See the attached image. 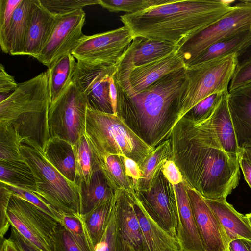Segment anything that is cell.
<instances>
[{"label":"cell","instance_id":"1","mask_svg":"<svg viewBox=\"0 0 251 251\" xmlns=\"http://www.w3.org/2000/svg\"><path fill=\"white\" fill-rule=\"evenodd\" d=\"M172 158L184 183L204 199H226L240 178L237 155L226 151L204 120L182 117L170 136Z\"/></svg>","mask_w":251,"mask_h":251},{"label":"cell","instance_id":"2","mask_svg":"<svg viewBox=\"0 0 251 251\" xmlns=\"http://www.w3.org/2000/svg\"><path fill=\"white\" fill-rule=\"evenodd\" d=\"M223 0H163L157 5L120 20L133 37L171 42L180 46L214 24L233 6Z\"/></svg>","mask_w":251,"mask_h":251},{"label":"cell","instance_id":"3","mask_svg":"<svg viewBox=\"0 0 251 251\" xmlns=\"http://www.w3.org/2000/svg\"><path fill=\"white\" fill-rule=\"evenodd\" d=\"M185 68L164 76L131 97L116 84L117 115L152 148L169 138L176 123L186 86Z\"/></svg>","mask_w":251,"mask_h":251},{"label":"cell","instance_id":"4","mask_svg":"<svg viewBox=\"0 0 251 251\" xmlns=\"http://www.w3.org/2000/svg\"><path fill=\"white\" fill-rule=\"evenodd\" d=\"M48 70L24 82L0 102V125H11L23 139L36 142L44 150L50 138Z\"/></svg>","mask_w":251,"mask_h":251},{"label":"cell","instance_id":"5","mask_svg":"<svg viewBox=\"0 0 251 251\" xmlns=\"http://www.w3.org/2000/svg\"><path fill=\"white\" fill-rule=\"evenodd\" d=\"M85 135L96 161L108 154L126 156L139 165L153 150L117 115L87 109Z\"/></svg>","mask_w":251,"mask_h":251},{"label":"cell","instance_id":"6","mask_svg":"<svg viewBox=\"0 0 251 251\" xmlns=\"http://www.w3.org/2000/svg\"><path fill=\"white\" fill-rule=\"evenodd\" d=\"M20 150L34 174L37 193L62 214L81 216L77 184L66 178L51 165L42 147L33 140L24 139Z\"/></svg>","mask_w":251,"mask_h":251},{"label":"cell","instance_id":"7","mask_svg":"<svg viewBox=\"0 0 251 251\" xmlns=\"http://www.w3.org/2000/svg\"><path fill=\"white\" fill-rule=\"evenodd\" d=\"M237 65V54H232L186 66V86L181 99L176 123L206 97L228 91Z\"/></svg>","mask_w":251,"mask_h":251},{"label":"cell","instance_id":"8","mask_svg":"<svg viewBox=\"0 0 251 251\" xmlns=\"http://www.w3.org/2000/svg\"><path fill=\"white\" fill-rule=\"evenodd\" d=\"M7 216L13 226L40 251H55V234L59 223L37 206L12 195Z\"/></svg>","mask_w":251,"mask_h":251},{"label":"cell","instance_id":"9","mask_svg":"<svg viewBox=\"0 0 251 251\" xmlns=\"http://www.w3.org/2000/svg\"><path fill=\"white\" fill-rule=\"evenodd\" d=\"M87 102L72 81L62 95L50 104L48 126L51 137L73 145L85 134Z\"/></svg>","mask_w":251,"mask_h":251},{"label":"cell","instance_id":"10","mask_svg":"<svg viewBox=\"0 0 251 251\" xmlns=\"http://www.w3.org/2000/svg\"><path fill=\"white\" fill-rule=\"evenodd\" d=\"M251 29V0H241L220 19L181 45L178 52L185 64L212 44Z\"/></svg>","mask_w":251,"mask_h":251},{"label":"cell","instance_id":"11","mask_svg":"<svg viewBox=\"0 0 251 251\" xmlns=\"http://www.w3.org/2000/svg\"><path fill=\"white\" fill-rule=\"evenodd\" d=\"M134 39L124 25L92 35H84L71 54L77 61L90 64L115 65Z\"/></svg>","mask_w":251,"mask_h":251},{"label":"cell","instance_id":"12","mask_svg":"<svg viewBox=\"0 0 251 251\" xmlns=\"http://www.w3.org/2000/svg\"><path fill=\"white\" fill-rule=\"evenodd\" d=\"M116 65L90 64L77 61L72 81L86 98L88 108L113 113L109 96V80Z\"/></svg>","mask_w":251,"mask_h":251},{"label":"cell","instance_id":"13","mask_svg":"<svg viewBox=\"0 0 251 251\" xmlns=\"http://www.w3.org/2000/svg\"><path fill=\"white\" fill-rule=\"evenodd\" d=\"M85 18L83 9L56 16L50 36L37 60L49 68L61 57L71 54L84 35Z\"/></svg>","mask_w":251,"mask_h":251},{"label":"cell","instance_id":"14","mask_svg":"<svg viewBox=\"0 0 251 251\" xmlns=\"http://www.w3.org/2000/svg\"><path fill=\"white\" fill-rule=\"evenodd\" d=\"M135 194L157 221L177 240V203L175 186L162 172L154 185L146 192Z\"/></svg>","mask_w":251,"mask_h":251},{"label":"cell","instance_id":"15","mask_svg":"<svg viewBox=\"0 0 251 251\" xmlns=\"http://www.w3.org/2000/svg\"><path fill=\"white\" fill-rule=\"evenodd\" d=\"M116 192V216L122 251H147L135 210L133 194L123 190Z\"/></svg>","mask_w":251,"mask_h":251},{"label":"cell","instance_id":"16","mask_svg":"<svg viewBox=\"0 0 251 251\" xmlns=\"http://www.w3.org/2000/svg\"><path fill=\"white\" fill-rule=\"evenodd\" d=\"M185 185L196 225L205 251H228V242L226 236L204 199Z\"/></svg>","mask_w":251,"mask_h":251},{"label":"cell","instance_id":"17","mask_svg":"<svg viewBox=\"0 0 251 251\" xmlns=\"http://www.w3.org/2000/svg\"><path fill=\"white\" fill-rule=\"evenodd\" d=\"M135 210L147 251H181L177 240L157 221L135 194Z\"/></svg>","mask_w":251,"mask_h":251},{"label":"cell","instance_id":"18","mask_svg":"<svg viewBox=\"0 0 251 251\" xmlns=\"http://www.w3.org/2000/svg\"><path fill=\"white\" fill-rule=\"evenodd\" d=\"M177 203V241L181 251H205L195 222L184 182L175 186Z\"/></svg>","mask_w":251,"mask_h":251},{"label":"cell","instance_id":"19","mask_svg":"<svg viewBox=\"0 0 251 251\" xmlns=\"http://www.w3.org/2000/svg\"><path fill=\"white\" fill-rule=\"evenodd\" d=\"M185 67L184 60L178 50L162 58L135 67L130 77L131 93L129 97L143 91L164 76Z\"/></svg>","mask_w":251,"mask_h":251},{"label":"cell","instance_id":"20","mask_svg":"<svg viewBox=\"0 0 251 251\" xmlns=\"http://www.w3.org/2000/svg\"><path fill=\"white\" fill-rule=\"evenodd\" d=\"M227 102L239 148L251 147V82L229 92Z\"/></svg>","mask_w":251,"mask_h":251},{"label":"cell","instance_id":"21","mask_svg":"<svg viewBox=\"0 0 251 251\" xmlns=\"http://www.w3.org/2000/svg\"><path fill=\"white\" fill-rule=\"evenodd\" d=\"M56 16L34 0L23 55L39 56L52 31Z\"/></svg>","mask_w":251,"mask_h":251},{"label":"cell","instance_id":"22","mask_svg":"<svg viewBox=\"0 0 251 251\" xmlns=\"http://www.w3.org/2000/svg\"><path fill=\"white\" fill-rule=\"evenodd\" d=\"M222 227L228 243L238 238L251 240V227L245 216L238 212L226 199H204Z\"/></svg>","mask_w":251,"mask_h":251},{"label":"cell","instance_id":"23","mask_svg":"<svg viewBox=\"0 0 251 251\" xmlns=\"http://www.w3.org/2000/svg\"><path fill=\"white\" fill-rule=\"evenodd\" d=\"M34 0H22L15 10L2 50L12 55H23Z\"/></svg>","mask_w":251,"mask_h":251},{"label":"cell","instance_id":"24","mask_svg":"<svg viewBox=\"0 0 251 251\" xmlns=\"http://www.w3.org/2000/svg\"><path fill=\"white\" fill-rule=\"evenodd\" d=\"M228 93L225 95L211 115L201 120L205 121L212 128L226 151L237 155L239 147L228 106Z\"/></svg>","mask_w":251,"mask_h":251},{"label":"cell","instance_id":"25","mask_svg":"<svg viewBox=\"0 0 251 251\" xmlns=\"http://www.w3.org/2000/svg\"><path fill=\"white\" fill-rule=\"evenodd\" d=\"M76 184L79 190L82 216L110 199L115 193L100 169L94 173L89 184L83 182H76Z\"/></svg>","mask_w":251,"mask_h":251},{"label":"cell","instance_id":"26","mask_svg":"<svg viewBox=\"0 0 251 251\" xmlns=\"http://www.w3.org/2000/svg\"><path fill=\"white\" fill-rule=\"evenodd\" d=\"M43 151L48 161L61 174L76 183L75 159L71 143L58 137H51Z\"/></svg>","mask_w":251,"mask_h":251},{"label":"cell","instance_id":"27","mask_svg":"<svg viewBox=\"0 0 251 251\" xmlns=\"http://www.w3.org/2000/svg\"><path fill=\"white\" fill-rule=\"evenodd\" d=\"M251 44V29L242 31L210 46L195 58L186 63V67L232 54H238Z\"/></svg>","mask_w":251,"mask_h":251},{"label":"cell","instance_id":"28","mask_svg":"<svg viewBox=\"0 0 251 251\" xmlns=\"http://www.w3.org/2000/svg\"><path fill=\"white\" fill-rule=\"evenodd\" d=\"M179 47L169 42L135 38L128 49L135 68L162 58L177 50Z\"/></svg>","mask_w":251,"mask_h":251},{"label":"cell","instance_id":"29","mask_svg":"<svg viewBox=\"0 0 251 251\" xmlns=\"http://www.w3.org/2000/svg\"><path fill=\"white\" fill-rule=\"evenodd\" d=\"M171 158L172 144L169 138L156 146L140 166L142 176L136 192L149 190L154 185L164 163Z\"/></svg>","mask_w":251,"mask_h":251},{"label":"cell","instance_id":"30","mask_svg":"<svg viewBox=\"0 0 251 251\" xmlns=\"http://www.w3.org/2000/svg\"><path fill=\"white\" fill-rule=\"evenodd\" d=\"M77 62L71 54L65 55L48 68L50 103L55 101L72 81Z\"/></svg>","mask_w":251,"mask_h":251},{"label":"cell","instance_id":"31","mask_svg":"<svg viewBox=\"0 0 251 251\" xmlns=\"http://www.w3.org/2000/svg\"><path fill=\"white\" fill-rule=\"evenodd\" d=\"M0 182L37 193L34 174L24 160H0Z\"/></svg>","mask_w":251,"mask_h":251},{"label":"cell","instance_id":"32","mask_svg":"<svg viewBox=\"0 0 251 251\" xmlns=\"http://www.w3.org/2000/svg\"><path fill=\"white\" fill-rule=\"evenodd\" d=\"M96 162L112 189L135 193L132 182L126 173L121 156L108 154L97 159Z\"/></svg>","mask_w":251,"mask_h":251},{"label":"cell","instance_id":"33","mask_svg":"<svg viewBox=\"0 0 251 251\" xmlns=\"http://www.w3.org/2000/svg\"><path fill=\"white\" fill-rule=\"evenodd\" d=\"M116 201V192L109 200L99 205L84 218L89 233L95 247L101 240L108 226Z\"/></svg>","mask_w":251,"mask_h":251},{"label":"cell","instance_id":"34","mask_svg":"<svg viewBox=\"0 0 251 251\" xmlns=\"http://www.w3.org/2000/svg\"><path fill=\"white\" fill-rule=\"evenodd\" d=\"M75 153L76 182L89 184L94 173L100 169L92 148L84 134L73 145Z\"/></svg>","mask_w":251,"mask_h":251},{"label":"cell","instance_id":"35","mask_svg":"<svg viewBox=\"0 0 251 251\" xmlns=\"http://www.w3.org/2000/svg\"><path fill=\"white\" fill-rule=\"evenodd\" d=\"M23 140L11 125H0V160H24L20 150Z\"/></svg>","mask_w":251,"mask_h":251},{"label":"cell","instance_id":"36","mask_svg":"<svg viewBox=\"0 0 251 251\" xmlns=\"http://www.w3.org/2000/svg\"><path fill=\"white\" fill-rule=\"evenodd\" d=\"M61 224L83 251H95V246L82 215H63Z\"/></svg>","mask_w":251,"mask_h":251},{"label":"cell","instance_id":"37","mask_svg":"<svg viewBox=\"0 0 251 251\" xmlns=\"http://www.w3.org/2000/svg\"><path fill=\"white\" fill-rule=\"evenodd\" d=\"M163 0H99V4L111 12L133 14L161 4Z\"/></svg>","mask_w":251,"mask_h":251},{"label":"cell","instance_id":"38","mask_svg":"<svg viewBox=\"0 0 251 251\" xmlns=\"http://www.w3.org/2000/svg\"><path fill=\"white\" fill-rule=\"evenodd\" d=\"M3 183L12 191L13 195H16L30 202L53 218L59 223L61 224L62 223L63 215L53 207L52 205L40 194L36 192L14 187L4 183Z\"/></svg>","mask_w":251,"mask_h":251},{"label":"cell","instance_id":"39","mask_svg":"<svg viewBox=\"0 0 251 251\" xmlns=\"http://www.w3.org/2000/svg\"><path fill=\"white\" fill-rule=\"evenodd\" d=\"M99 0H39L41 4L50 13L57 16L83 9L92 5L99 4Z\"/></svg>","mask_w":251,"mask_h":251},{"label":"cell","instance_id":"40","mask_svg":"<svg viewBox=\"0 0 251 251\" xmlns=\"http://www.w3.org/2000/svg\"><path fill=\"white\" fill-rule=\"evenodd\" d=\"M228 91L213 94L195 105L184 116L193 120H201L208 118L213 112Z\"/></svg>","mask_w":251,"mask_h":251},{"label":"cell","instance_id":"41","mask_svg":"<svg viewBox=\"0 0 251 251\" xmlns=\"http://www.w3.org/2000/svg\"><path fill=\"white\" fill-rule=\"evenodd\" d=\"M95 251H122L117 231L116 201L107 228L101 240L95 247Z\"/></svg>","mask_w":251,"mask_h":251},{"label":"cell","instance_id":"42","mask_svg":"<svg viewBox=\"0 0 251 251\" xmlns=\"http://www.w3.org/2000/svg\"><path fill=\"white\" fill-rule=\"evenodd\" d=\"M22 0H0V45L5 46L13 13Z\"/></svg>","mask_w":251,"mask_h":251},{"label":"cell","instance_id":"43","mask_svg":"<svg viewBox=\"0 0 251 251\" xmlns=\"http://www.w3.org/2000/svg\"><path fill=\"white\" fill-rule=\"evenodd\" d=\"M13 195L2 182H0V242L4 238L10 224L7 216L8 206L10 199Z\"/></svg>","mask_w":251,"mask_h":251},{"label":"cell","instance_id":"44","mask_svg":"<svg viewBox=\"0 0 251 251\" xmlns=\"http://www.w3.org/2000/svg\"><path fill=\"white\" fill-rule=\"evenodd\" d=\"M55 237V251H83L61 224H58Z\"/></svg>","mask_w":251,"mask_h":251},{"label":"cell","instance_id":"45","mask_svg":"<svg viewBox=\"0 0 251 251\" xmlns=\"http://www.w3.org/2000/svg\"><path fill=\"white\" fill-rule=\"evenodd\" d=\"M251 82V59L237 65L230 81L228 91L231 92Z\"/></svg>","mask_w":251,"mask_h":251},{"label":"cell","instance_id":"46","mask_svg":"<svg viewBox=\"0 0 251 251\" xmlns=\"http://www.w3.org/2000/svg\"><path fill=\"white\" fill-rule=\"evenodd\" d=\"M14 77L9 75L4 66L0 65V102L4 100L17 88Z\"/></svg>","mask_w":251,"mask_h":251},{"label":"cell","instance_id":"47","mask_svg":"<svg viewBox=\"0 0 251 251\" xmlns=\"http://www.w3.org/2000/svg\"><path fill=\"white\" fill-rule=\"evenodd\" d=\"M237 158L245 179L251 188V147L239 148Z\"/></svg>","mask_w":251,"mask_h":251},{"label":"cell","instance_id":"48","mask_svg":"<svg viewBox=\"0 0 251 251\" xmlns=\"http://www.w3.org/2000/svg\"><path fill=\"white\" fill-rule=\"evenodd\" d=\"M126 173L131 179L135 192L137 191L142 173L138 164L133 159L126 156H121Z\"/></svg>","mask_w":251,"mask_h":251},{"label":"cell","instance_id":"49","mask_svg":"<svg viewBox=\"0 0 251 251\" xmlns=\"http://www.w3.org/2000/svg\"><path fill=\"white\" fill-rule=\"evenodd\" d=\"M161 172L168 181L174 186L184 182L181 173L172 159L167 160L164 163Z\"/></svg>","mask_w":251,"mask_h":251},{"label":"cell","instance_id":"50","mask_svg":"<svg viewBox=\"0 0 251 251\" xmlns=\"http://www.w3.org/2000/svg\"><path fill=\"white\" fill-rule=\"evenodd\" d=\"M9 238L14 241L20 251H40L25 239L13 226L10 228Z\"/></svg>","mask_w":251,"mask_h":251},{"label":"cell","instance_id":"51","mask_svg":"<svg viewBox=\"0 0 251 251\" xmlns=\"http://www.w3.org/2000/svg\"><path fill=\"white\" fill-rule=\"evenodd\" d=\"M228 251H251V240L238 238L231 240L227 246Z\"/></svg>","mask_w":251,"mask_h":251},{"label":"cell","instance_id":"52","mask_svg":"<svg viewBox=\"0 0 251 251\" xmlns=\"http://www.w3.org/2000/svg\"><path fill=\"white\" fill-rule=\"evenodd\" d=\"M114 74L110 77L109 80V96L112 104L113 114L117 115L118 92Z\"/></svg>","mask_w":251,"mask_h":251},{"label":"cell","instance_id":"53","mask_svg":"<svg viewBox=\"0 0 251 251\" xmlns=\"http://www.w3.org/2000/svg\"><path fill=\"white\" fill-rule=\"evenodd\" d=\"M0 251H20L14 241L11 238H4L0 242Z\"/></svg>","mask_w":251,"mask_h":251},{"label":"cell","instance_id":"54","mask_svg":"<svg viewBox=\"0 0 251 251\" xmlns=\"http://www.w3.org/2000/svg\"><path fill=\"white\" fill-rule=\"evenodd\" d=\"M238 65L251 59V44L237 54Z\"/></svg>","mask_w":251,"mask_h":251},{"label":"cell","instance_id":"55","mask_svg":"<svg viewBox=\"0 0 251 251\" xmlns=\"http://www.w3.org/2000/svg\"><path fill=\"white\" fill-rule=\"evenodd\" d=\"M245 216L247 218L249 224L251 227V213L246 214Z\"/></svg>","mask_w":251,"mask_h":251}]
</instances>
